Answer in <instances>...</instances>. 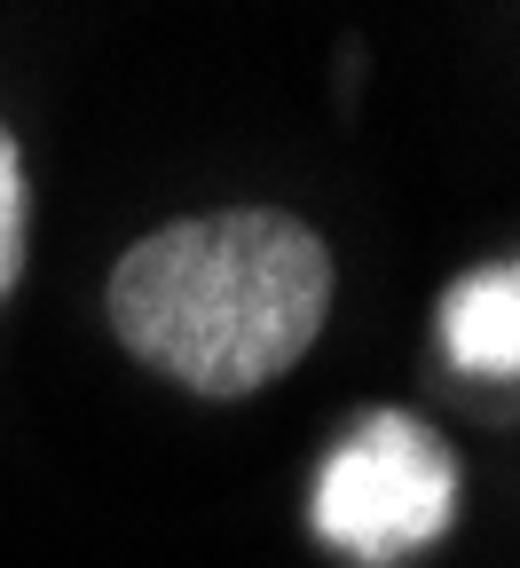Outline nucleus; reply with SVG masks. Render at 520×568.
<instances>
[{
    "instance_id": "nucleus-3",
    "label": "nucleus",
    "mask_w": 520,
    "mask_h": 568,
    "mask_svg": "<svg viewBox=\"0 0 520 568\" xmlns=\"http://www.w3.org/2000/svg\"><path fill=\"white\" fill-rule=\"evenodd\" d=\"M441 347L466 379H520V261L473 268L441 301Z\"/></svg>"
},
{
    "instance_id": "nucleus-2",
    "label": "nucleus",
    "mask_w": 520,
    "mask_h": 568,
    "mask_svg": "<svg viewBox=\"0 0 520 568\" xmlns=\"http://www.w3.org/2000/svg\"><path fill=\"white\" fill-rule=\"evenodd\" d=\"M466 506L458 450L410 410H363L316 474V537L355 568L418 560Z\"/></svg>"
},
{
    "instance_id": "nucleus-1",
    "label": "nucleus",
    "mask_w": 520,
    "mask_h": 568,
    "mask_svg": "<svg viewBox=\"0 0 520 568\" xmlns=\"http://www.w3.org/2000/svg\"><path fill=\"white\" fill-rule=\"evenodd\" d=\"M332 245L284 205H221L134 237L103 284L111 339L205 403L276 387L332 324Z\"/></svg>"
},
{
    "instance_id": "nucleus-4",
    "label": "nucleus",
    "mask_w": 520,
    "mask_h": 568,
    "mask_svg": "<svg viewBox=\"0 0 520 568\" xmlns=\"http://www.w3.org/2000/svg\"><path fill=\"white\" fill-rule=\"evenodd\" d=\"M24 245H32V182H24L17 134L0 126V301H9L17 276H24Z\"/></svg>"
}]
</instances>
